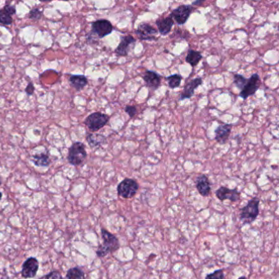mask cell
Masks as SVG:
<instances>
[{"mask_svg": "<svg viewBox=\"0 0 279 279\" xmlns=\"http://www.w3.org/2000/svg\"><path fill=\"white\" fill-rule=\"evenodd\" d=\"M101 233H102L103 243L98 247L96 254L99 258H103L108 254L117 251L120 248V242L114 234L110 233L105 228H102Z\"/></svg>", "mask_w": 279, "mask_h": 279, "instance_id": "6da1fadb", "label": "cell"}, {"mask_svg": "<svg viewBox=\"0 0 279 279\" xmlns=\"http://www.w3.org/2000/svg\"><path fill=\"white\" fill-rule=\"evenodd\" d=\"M87 156L85 145L83 142H75L69 148L68 161L70 165L79 166L86 160Z\"/></svg>", "mask_w": 279, "mask_h": 279, "instance_id": "7a4b0ae2", "label": "cell"}, {"mask_svg": "<svg viewBox=\"0 0 279 279\" xmlns=\"http://www.w3.org/2000/svg\"><path fill=\"white\" fill-rule=\"evenodd\" d=\"M260 203L261 201L259 198H252L247 203V205L240 209L241 210L240 219L243 223L249 224L256 220L260 213V209H259Z\"/></svg>", "mask_w": 279, "mask_h": 279, "instance_id": "3957f363", "label": "cell"}, {"mask_svg": "<svg viewBox=\"0 0 279 279\" xmlns=\"http://www.w3.org/2000/svg\"><path fill=\"white\" fill-rule=\"evenodd\" d=\"M110 117L100 112H93L84 120V125L92 132H97L109 122Z\"/></svg>", "mask_w": 279, "mask_h": 279, "instance_id": "277c9868", "label": "cell"}, {"mask_svg": "<svg viewBox=\"0 0 279 279\" xmlns=\"http://www.w3.org/2000/svg\"><path fill=\"white\" fill-rule=\"evenodd\" d=\"M140 189L138 182L133 179H125L117 187V193L121 198L131 199L134 198Z\"/></svg>", "mask_w": 279, "mask_h": 279, "instance_id": "5b68a950", "label": "cell"}, {"mask_svg": "<svg viewBox=\"0 0 279 279\" xmlns=\"http://www.w3.org/2000/svg\"><path fill=\"white\" fill-rule=\"evenodd\" d=\"M113 30L114 28L111 21L106 19H100L93 21L92 23V30L88 35L96 36L98 39H103L112 34Z\"/></svg>", "mask_w": 279, "mask_h": 279, "instance_id": "8992f818", "label": "cell"}, {"mask_svg": "<svg viewBox=\"0 0 279 279\" xmlns=\"http://www.w3.org/2000/svg\"><path fill=\"white\" fill-rule=\"evenodd\" d=\"M261 78L257 73L252 74L249 79H247V83L245 84L244 88L240 92L239 96L243 100L251 96H253L261 87Z\"/></svg>", "mask_w": 279, "mask_h": 279, "instance_id": "52a82bcc", "label": "cell"}, {"mask_svg": "<svg viewBox=\"0 0 279 279\" xmlns=\"http://www.w3.org/2000/svg\"><path fill=\"white\" fill-rule=\"evenodd\" d=\"M193 11L192 5L183 4L172 10L170 16L178 25L181 26L186 23Z\"/></svg>", "mask_w": 279, "mask_h": 279, "instance_id": "ba28073f", "label": "cell"}, {"mask_svg": "<svg viewBox=\"0 0 279 279\" xmlns=\"http://www.w3.org/2000/svg\"><path fill=\"white\" fill-rule=\"evenodd\" d=\"M135 34L140 40L142 41H153L156 40L157 30L148 23L140 24L135 30Z\"/></svg>", "mask_w": 279, "mask_h": 279, "instance_id": "9c48e42d", "label": "cell"}, {"mask_svg": "<svg viewBox=\"0 0 279 279\" xmlns=\"http://www.w3.org/2000/svg\"><path fill=\"white\" fill-rule=\"evenodd\" d=\"M39 261L35 257L27 259L21 267V276L24 279H33L37 275Z\"/></svg>", "mask_w": 279, "mask_h": 279, "instance_id": "30bf717a", "label": "cell"}, {"mask_svg": "<svg viewBox=\"0 0 279 279\" xmlns=\"http://www.w3.org/2000/svg\"><path fill=\"white\" fill-rule=\"evenodd\" d=\"M215 195L221 202L229 200L233 203H236L238 202L241 198V193L237 189H230L226 187H220L219 189H217Z\"/></svg>", "mask_w": 279, "mask_h": 279, "instance_id": "8fae6325", "label": "cell"}, {"mask_svg": "<svg viewBox=\"0 0 279 279\" xmlns=\"http://www.w3.org/2000/svg\"><path fill=\"white\" fill-rule=\"evenodd\" d=\"M135 43L136 40L131 35L121 37V42L118 44L117 49H115V54L118 57L128 56L131 45L135 44Z\"/></svg>", "mask_w": 279, "mask_h": 279, "instance_id": "7c38bea8", "label": "cell"}, {"mask_svg": "<svg viewBox=\"0 0 279 279\" xmlns=\"http://www.w3.org/2000/svg\"><path fill=\"white\" fill-rule=\"evenodd\" d=\"M203 80L201 77H197L195 79H192L184 87V91L179 95V101H183L184 99H190L194 95V91L202 85Z\"/></svg>", "mask_w": 279, "mask_h": 279, "instance_id": "4fadbf2b", "label": "cell"}, {"mask_svg": "<svg viewBox=\"0 0 279 279\" xmlns=\"http://www.w3.org/2000/svg\"><path fill=\"white\" fill-rule=\"evenodd\" d=\"M232 128L233 125L231 124H223L218 126L214 131V140L221 145L226 143L230 136Z\"/></svg>", "mask_w": 279, "mask_h": 279, "instance_id": "5bb4252c", "label": "cell"}, {"mask_svg": "<svg viewBox=\"0 0 279 279\" xmlns=\"http://www.w3.org/2000/svg\"><path fill=\"white\" fill-rule=\"evenodd\" d=\"M142 79L148 88L156 90L161 85V76L153 70H146L142 75Z\"/></svg>", "mask_w": 279, "mask_h": 279, "instance_id": "9a60e30c", "label": "cell"}, {"mask_svg": "<svg viewBox=\"0 0 279 279\" xmlns=\"http://www.w3.org/2000/svg\"><path fill=\"white\" fill-rule=\"evenodd\" d=\"M196 187L203 197H208L211 192V184L206 175H198L196 179Z\"/></svg>", "mask_w": 279, "mask_h": 279, "instance_id": "2e32d148", "label": "cell"}, {"mask_svg": "<svg viewBox=\"0 0 279 279\" xmlns=\"http://www.w3.org/2000/svg\"><path fill=\"white\" fill-rule=\"evenodd\" d=\"M174 24H175V21H173V19L170 16L159 18L156 21V25L158 29L159 33L162 36L167 35L171 31Z\"/></svg>", "mask_w": 279, "mask_h": 279, "instance_id": "e0dca14e", "label": "cell"}, {"mask_svg": "<svg viewBox=\"0 0 279 279\" xmlns=\"http://www.w3.org/2000/svg\"><path fill=\"white\" fill-rule=\"evenodd\" d=\"M86 141L91 148H97L107 143V138L97 133H88L86 135Z\"/></svg>", "mask_w": 279, "mask_h": 279, "instance_id": "ac0fdd59", "label": "cell"}, {"mask_svg": "<svg viewBox=\"0 0 279 279\" xmlns=\"http://www.w3.org/2000/svg\"><path fill=\"white\" fill-rule=\"evenodd\" d=\"M70 84L76 91H81L88 85V79L83 74H71L69 77Z\"/></svg>", "mask_w": 279, "mask_h": 279, "instance_id": "d6986e66", "label": "cell"}, {"mask_svg": "<svg viewBox=\"0 0 279 279\" xmlns=\"http://www.w3.org/2000/svg\"><path fill=\"white\" fill-rule=\"evenodd\" d=\"M32 161L38 167H49L51 159L47 153L35 154L32 156Z\"/></svg>", "mask_w": 279, "mask_h": 279, "instance_id": "ffe728a7", "label": "cell"}, {"mask_svg": "<svg viewBox=\"0 0 279 279\" xmlns=\"http://www.w3.org/2000/svg\"><path fill=\"white\" fill-rule=\"evenodd\" d=\"M202 59H203V54L201 52L190 49L188 52L185 61H186L187 63H189L193 68H194L196 66H198V63H200Z\"/></svg>", "mask_w": 279, "mask_h": 279, "instance_id": "44dd1931", "label": "cell"}, {"mask_svg": "<svg viewBox=\"0 0 279 279\" xmlns=\"http://www.w3.org/2000/svg\"><path fill=\"white\" fill-rule=\"evenodd\" d=\"M66 279H85V275L83 270L79 268H71L68 270L66 275Z\"/></svg>", "mask_w": 279, "mask_h": 279, "instance_id": "7402d4cb", "label": "cell"}, {"mask_svg": "<svg viewBox=\"0 0 279 279\" xmlns=\"http://www.w3.org/2000/svg\"><path fill=\"white\" fill-rule=\"evenodd\" d=\"M183 77L179 74H171L170 76L166 77V81L170 88H179L181 84Z\"/></svg>", "mask_w": 279, "mask_h": 279, "instance_id": "603a6c76", "label": "cell"}, {"mask_svg": "<svg viewBox=\"0 0 279 279\" xmlns=\"http://www.w3.org/2000/svg\"><path fill=\"white\" fill-rule=\"evenodd\" d=\"M12 16L4 8L0 9V23L4 26H8L12 23Z\"/></svg>", "mask_w": 279, "mask_h": 279, "instance_id": "cb8c5ba5", "label": "cell"}, {"mask_svg": "<svg viewBox=\"0 0 279 279\" xmlns=\"http://www.w3.org/2000/svg\"><path fill=\"white\" fill-rule=\"evenodd\" d=\"M247 81V79H246L242 74H234L233 84H235V86L240 90H242V88H244L245 84H246Z\"/></svg>", "mask_w": 279, "mask_h": 279, "instance_id": "d4e9b609", "label": "cell"}, {"mask_svg": "<svg viewBox=\"0 0 279 279\" xmlns=\"http://www.w3.org/2000/svg\"><path fill=\"white\" fill-rule=\"evenodd\" d=\"M43 16L42 11H40L38 7H35L33 9L30 10L29 12L28 17L33 21H38L40 20Z\"/></svg>", "mask_w": 279, "mask_h": 279, "instance_id": "484cf974", "label": "cell"}, {"mask_svg": "<svg viewBox=\"0 0 279 279\" xmlns=\"http://www.w3.org/2000/svg\"><path fill=\"white\" fill-rule=\"evenodd\" d=\"M224 279V274H223V270H218L214 271V273H211L209 275H207L206 279Z\"/></svg>", "mask_w": 279, "mask_h": 279, "instance_id": "4316f807", "label": "cell"}, {"mask_svg": "<svg viewBox=\"0 0 279 279\" xmlns=\"http://www.w3.org/2000/svg\"><path fill=\"white\" fill-rule=\"evenodd\" d=\"M39 279H63V276L59 271H52L48 275H44Z\"/></svg>", "mask_w": 279, "mask_h": 279, "instance_id": "83f0119b", "label": "cell"}, {"mask_svg": "<svg viewBox=\"0 0 279 279\" xmlns=\"http://www.w3.org/2000/svg\"><path fill=\"white\" fill-rule=\"evenodd\" d=\"M125 111H126V114L129 115V117L131 118H134L135 115L137 114V108L135 106H130V105H127L126 108H125Z\"/></svg>", "mask_w": 279, "mask_h": 279, "instance_id": "f1b7e54d", "label": "cell"}, {"mask_svg": "<svg viewBox=\"0 0 279 279\" xmlns=\"http://www.w3.org/2000/svg\"><path fill=\"white\" fill-rule=\"evenodd\" d=\"M6 11H7L8 13H9L11 16H13V15L16 14V7L15 6H12V5H10L7 3V4L5 5L4 7H3Z\"/></svg>", "mask_w": 279, "mask_h": 279, "instance_id": "f546056e", "label": "cell"}, {"mask_svg": "<svg viewBox=\"0 0 279 279\" xmlns=\"http://www.w3.org/2000/svg\"><path fill=\"white\" fill-rule=\"evenodd\" d=\"M25 92H26V94L28 96H31L34 94V92H35V86H34V84H33L31 82H30L28 85L26 86V89H25Z\"/></svg>", "mask_w": 279, "mask_h": 279, "instance_id": "4dcf8cb0", "label": "cell"}, {"mask_svg": "<svg viewBox=\"0 0 279 279\" xmlns=\"http://www.w3.org/2000/svg\"><path fill=\"white\" fill-rule=\"evenodd\" d=\"M204 1H196V2H193V6H199V5L203 4Z\"/></svg>", "mask_w": 279, "mask_h": 279, "instance_id": "1f68e13d", "label": "cell"}, {"mask_svg": "<svg viewBox=\"0 0 279 279\" xmlns=\"http://www.w3.org/2000/svg\"><path fill=\"white\" fill-rule=\"evenodd\" d=\"M238 279H247V277H245V276H242V277H240Z\"/></svg>", "mask_w": 279, "mask_h": 279, "instance_id": "d6a6232c", "label": "cell"}, {"mask_svg": "<svg viewBox=\"0 0 279 279\" xmlns=\"http://www.w3.org/2000/svg\"><path fill=\"white\" fill-rule=\"evenodd\" d=\"M2 193H1V192H0V201H1V199H2Z\"/></svg>", "mask_w": 279, "mask_h": 279, "instance_id": "836d02e7", "label": "cell"}, {"mask_svg": "<svg viewBox=\"0 0 279 279\" xmlns=\"http://www.w3.org/2000/svg\"><path fill=\"white\" fill-rule=\"evenodd\" d=\"M1 184H2V178L0 177V185H1Z\"/></svg>", "mask_w": 279, "mask_h": 279, "instance_id": "e575fe53", "label": "cell"}, {"mask_svg": "<svg viewBox=\"0 0 279 279\" xmlns=\"http://www.w3.org/2000/svg\"></svg>", "mask_w": 279, "mask_h": 279, "instance_id": "d590c367", "label": "cell"}]
</instances>
